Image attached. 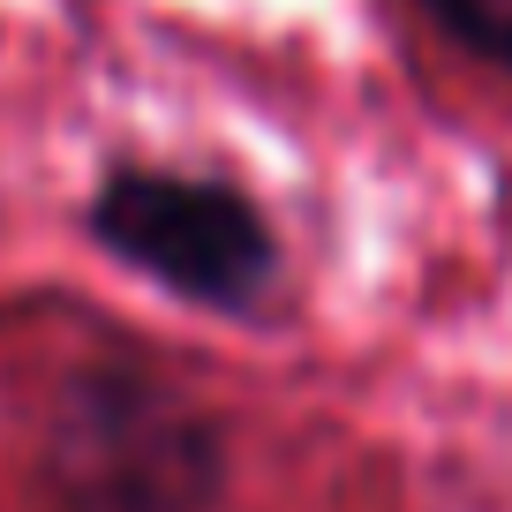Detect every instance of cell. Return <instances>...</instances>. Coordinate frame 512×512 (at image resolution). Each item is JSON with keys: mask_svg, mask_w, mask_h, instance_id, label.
<instances>
[{"mask_svg": "<svg viewBox=\"0 0 512 512\" xmlns=\"http://www.w3.org/2000/svg\"><path fill=\"white\" fill-rule=\"evenodd\" d=\"M0 512H400L347 430L106 317L0 324Z\"/></svg>", "mask_w": 512, "mask_h": 512, "instance_id": "6da1fadb", "label": "cell"}, {"mask_svg": "<svg viewBox=\"0 0 512 512\" xmlns=\"http://www.w3.org/2000/svg\"><path fill=\"white\" fill-rule=\"evenodd\" d=\"M445 76H475L512 98V0H392Z\"/></svg>", "mask_w": 512, "mask_h": 512, "instance_id": "7a4b0ae2", "label": "cell"}]
</instances>
